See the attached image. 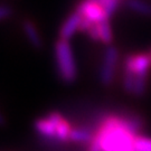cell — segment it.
Instances as JSON below:
<instances>
[{"instance_id": "cell-1", "label": "cell", "mask_w": 151, "mask_h": 151, "mask_svg": "<svg viewBox=\"0 0 151 151\" xmlns=\"http://www.w3.org/2000/svg\"><path fill=\"white\" fill-rule=\"evenodd\" d=\"M94 139L102 151H135L134 135L124 123L122 114H104L99 120Z\"/></svg>"}, {"instance_id": "cell-7", "label": "cell", "mask_w": 151, "mask_h": 151, "mask_svg": "<svg viewBox=\"0 0 151 151\" xmlns=\"http://www.w3.org/2000/svg\"><path fill=\"white\" fill-rule=\"evenodd\" d=\"M82 19H83V17L76 9L72 14H70L60 26V32H58V39L70 42V39L75 35L76 32H80Z\"/></svg>"}, {"instance_id": "cell-13", "label": "cell", "mask_w": 151, "mask_h": 151, "mask_svg": "<svg viewBox=\"0 0 151 151\" xmlns=\"http://www.w3.org/2000/svg\"><path fill=\"white\" fill-rule=\"evenodd\" d=\"M135 151H151V138L139 135L135 139Z\"/></svg>"}, {"instance_id": "cell-14", "label": "cell", "mask_w": 151, "mask_h": 151, "mask_svg": "<svg viewBox=\"0 0 151 151\" xmlns=\"http://www.w3.org/2000/svg\"><path fill=\"white\" fill-rule=\"evenodd\" d=\"M12 14H14V9L11 6L5 5V4L0 5V22L8 19Z\"/></svg>"}, {"instance_id": "cell-10", "label": "cell", "mask_w": 151, "mask_h": 151, "mask_svg": "<svg viewBox=\"0 0 151 151\" xmlns=\"http://www.w3.org/2000/svg\"><path fill=\"white\" fill-rule=\"evenodd\" d=\"M97 29H99V35H100V43L104 44L106 46L112 45L113 42V32H112V27L110 18L104 19L101 22L97 24Z\"/></svg>"}, {"instance_id": "cell-16", "label": "cell", "mask_w": 151, "mask_h": 151, "mask_svg": "<svg viewBox=\"0 0 151 151\" xmlns=\"http://www.w3.org/2000/svg\"><path fill=\"white\" fill-rule=\"evenodd\" d=\"M149 55H150V57H151V48H150V50H149Z\"/></svg>"}, {"instance_id": "cell-11", "label": "cell", "mask_w": 151, "mask_h": 151, "mask_svg": "<svg viewBox=\"0 0 151 151\" xmlns=\"http://www.w3.org/2000/svg\"><path fill=\"white\" fill-rule=\"evenodd\" d=\"M125 5L133 12L141 16L151 17V5L145 0H125Z\"/></svg>"}, {"instance_id": "cell-2", "label": "cell", "mask_w": 151, "mask_h": 151, "mask_svg": "<svg viewBox=\"0 0 151 151\" xmlns=\"http://www.w3.org/2000/svg\"><path fill=\"white\" fill-rule=\"evenodd\" d=\"M56 70L63 83L73 84L77 80V65L70 42L58 39L54 46Z\"/></svg>"}, {"instance_id": "cell-15", "label": "cell", "mask_w": 151, "mask_h": 151, "mask_svg": "<svg viewBox=\"0 0 151 151\" xmlns=\"http://www.w3.org/2000/svg\"><path fill=\"white\" fill-rule=\"evenodd\" d=\"M6 124V118L5 115L0 112V127H4Z\"/></svg>"}, {"instance_id": "cell-3", "label": "cell", "mask_w": 151, "mask_h": 151, "mask_svg": "<svg viewBox=\"0 0 151 151\" xmlns=\"http://www.w3.org/2000/svg\"><path fill=\"white\" fill-rule=\"evenodd\" d=\"M119 57V49L115 46L113 45L106 46L103 54L100 72H99V80L103 86H111L113 84L116 70H118Z\"/></svg>"}, {"instance_id": "cell-9", "label": "cell", "mask_w": 151, "mask_h": 151, "mask_svg": "<svg viewBox=\"0 0 151 151\" xmlns=\"http://www.w3.org/2000/svg\"><path fill=\"white\" fill-rule=\"evenodd\" d=\"M95 130L91 127H80V128H73L70 135V142L76 143H90L93 137L95 134Z\"/></svg>"}, {"instance_id": "cell-4", "label": "cell", "mask_w": 151, "mask_h": 151, "mask_svg": "<svg viewBox=\"0 0 151 151\" xmlns=\"http://www.w3.org/2000/svg\"><path fill=\"white\" fill-rule=\"evenodd\" d=\"M122 67L133 73L135 78H148L151 68L150 55L145 52L128 54L124 57Z\"/></svg>"}, {"instance_id": "cell-12", "label": "cell", "mask_w": 151, "mask_h": 151, "mask_svg": "<svg viewBox=\"0 0 151 151\" xmlns=\"http://www.w3.org/2000/svg\"><path fill=\"white\" fill-rule=\"evenodd\" d=\"M97 1L103 6L109 18H111V16L118 10L119 6L122 2V0H97Z\"/></svg>"}, {"instance_id": "cell-6", "label": "cell", "mask_w": 151, "mask_h": 151, "mask_svg": "<svg viewBox=\"0 0 151 151\" xmlns=\"http://www.w3.org/2000/svg\"><path fill=\"white\" fill-rule=\"evenodd\" d=\"M75 9L83 16V18L93 24H99L109 18L103 6L97 0H82Z\"/></svg>"}, {"instance_id": "cell-8", "label": "cell", "mask_w": 151, "mask_h": 151, "mask_svg": "<svg viewBox=\"0 0 151 151\" xmlns=\"http://www.w3.org/2000/svg\"><path fill=\"white\" fill-rule=\"evenodd\" d=\"M22 28L24 35L27 38L28 43L32 45L35 49H42L44 46L43 37L40 35V32L38 30L37 26L35 25V22L30 19H24L22 24Z\"/></svg>"}, {"instance_id": "cell-5", "label": "cell", "mask_w": 151, "mask_h": 151, "mask_svg": "<svg viewBox=\"0 0 151 151\" xmlns=\"http://www.w3.org/2000/svg\"><path fill=\"white\" fill-rule=\"evenodd\" d=\"M63 119L64 116L60 112L52 111L43 118L36 120L34 123V129L42 138L56 141L57 127Z\"/></svg>"}]
</instances>
